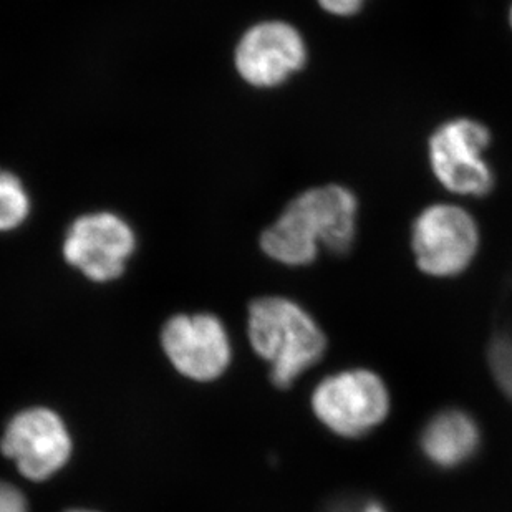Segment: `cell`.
I'll use <instances>...</instances> for the list:
<instances>
[{"mask_svg": "<svg viewBox=\"0 0 512 512\" xmlns=\"http://www.w3.org/2000/svg\"><path fill=\"white\" fill-rule=\"evenodd\" d=\"M358 203L339 184L310 188L295 196L281 216L262 231L261 251L284 266H309L320 247L335 254L350 251L357 237Z\"/></svg>", "mask_w": 512, "mask_h": 512, "instance_id": "obj_1", "label": "cell"}, {"mask_svg": "<svg viewBox=\"0 0 512 512\" xmlns=\"http://www.w3.org/2000/svg\"><path fill=\"white\" fill-rule=\"evenodd\" d=\"M247 335L252 348L271 368L276 387L289 388L324 357L325 335L312 315L294 300L266 295L247 309Z\"/></svg>", "mask_w": 512, "mask_h": 512, "instance_id": "obj_2", "label": "cell"}, {"mask_svg": "<svg viewBox=\"0 0 512 512\" xmlns=\"http://www.w3.org/2000/svg\"><path fill=\"white\" fill-rule=\"evenodd\" d=\"M138 236L121 214L108 209L83 213L68 224L62 242L63 261L93 284L123 277L135 256Z\"/></svg>", "mask_w": 512, "mask_h": 512, "instance_id": "obj_3", "label": "cell"}, {"mask_svg": "<svg viewBox=\"0 0 512 512\" xmlns=\"http://www.w3.org/2000/svg\"><path fill=\"white\" fill-rule=\"evenodd\" d=\"M0 451L25 479L44 483L67 466L72 458L73 440L57 411L32 406L15 413L5 425Z\"/></svg>", "mask_w": 512, "mask_h": 512, "instance_id": "obj_4", "label": "cell"}, {"mask_svg": "<svg viewBox=\"0 0 512 512\" xmlns=\"http://www.w3.org/2000/svg\"><path fill=\"white\" fill-rule=\"evenodd\" d=\"M307 55L304 35L294 25L262 20L242 32L232 52V65L247 87L272 90L299 73Z\"/></svg>", "mask_w": 512, "mask_h": 512, "instance_id": "obj_5", "label": "cell"}, {"mask_svg": "<svg viewBox=\"0 0 512 512\" xmlns=\"http://www.w3.org/2000/svg\"><path fill=\"white\" fill-rule=\"evenodd\" d=\"M161 347L174 370L193 382L218 380L232 362L228 329L211 312L171 315L161 329Z\"/></svg>", "mask_w": 512, "mask_h": 512, "instance_id": "obj_6", "label": "cell"}, {"mask_svg": "<svg viewBox=\"0 0 512 512\" xmlns=\"http://www.w3.org/2000/svg\"><path fill=\"white\" fill-rule=\"evenodd\" d=\"M491 143L488 128L476 120L456 118L441 125L430 140L431 168L446 189L461 196H484L494 176L484 151Z\"/></svg>", "mask_w": 512, "mask_h": 512, "instance_id": "obj_7", "label": "cell"}, {"mask_svg": "<svg viewBox=\"0 0 512 512\" xmlns=\"http://www.w3.org/2000/svg\"><path fill=\"white\" fill-rule=\"evenodd\" d=\"M315 415L340 436L358 438L380 425L388 413L382 380L367 370H350L325 378L312 397Z\"/></svg>", "mask_w": 512, "mask_h": 512, "instance_id": "obj_8", "label": "cell"}, {"mask_svg": "<svg viewBox=\"0 0 512 512\" xmlns=\"http://www.w3.org/2000/svg\"><path fill=\"white\" fill-rule=\"evenodd\" d=\"M478 244V226L473 216L453 204L425 209L411 231L416 264L435 277L461 274L473 262Z\"/></svg>", "mask_w": 512, "mask_h": 512, "instance_id": "obj_9", "label": "cell"}, {"mask_svg": "<svg viewBox=\"0 0 512 512\" xmlns=\"http://www.w3.org/2000/svg\"><path fill=\"white\" fill-rule=\"evenodd\" d=\"M479 446L476 421L459 410H446L426 425L421 450L430 463L451 469L473 458Z\"/></svg>", "mask_w": 512, "mask_h": 512, "instance_id": "obj_10", "label": "cell"}, {"mask_svg": "<svg viewBox=\"0 0 512 512\" xmlns=\"http://www.w3.org/2000/svg\"><path fill=\"white\" fill-rule=\"evenodd\" d=\"M32 196L24 179L0 166V234L17 231L29 221Z\"/></svg>", "mask_w": 512, "mask_h": 512, "instance_id": "obj_11", "label": "cell"}, {"mask_svg": "<svg viewBox=\"0 0 512 512\" xmlns=\"http://www.w3.org/2000/svg\"><path fill=\"white\" fill-rule=\"evenodd\" d=\"M494 372L498 373L499 382L512 395V342L508 339L499 340L493 348Z\"/></svg>", "mask_w": 512, "mask_h": 512, "instance_id": "obj_12", "label": "cell"}, {"mask_svg": "<svg viewBox=\"0 0 512 512\" xmlns=\"http://www.w3.org/2000/svg\"><path fill=\"white\" fill-rule=\"evenodd\" d=\"M0 512H29L24 493L7 481H0Z\"/></svg>", "mask_w": 512, "mask_h": 512, "instance_id": "obj_13", "label": "cell"}, {"mask_svg": "<svg viewBox=\"0 0 512 512\" xmlns=\"http://www.w3.org/2000/svg\"><path fill=\"white\" fill-rule=\"evenodd\" d=\"M319 4L329 14L348 17V15H355L360 12L365 0H319Z\"/></svg>", "mask_w": 512, "mask_h": 512, "instance_id": "obj_14", "label": "cell"}, {"mask_svg": "<svg viewBox=\"0 0 512 512\" xmlns=\"http://www.w3.org/2000/svg\"><path fill=\"white\" fill-rule=\"evenodd\" d=\"M332 512H385V509L382 504L370 499H353V501H343L339 506H335Z\"/></svg>", "mask_w": 512, "mask_h": 512, "instance_id": "obj_15", "label": "cell"}, {"mask_svg": "<svg viewBox=\"0 0 512 512\" xmlns=\"http://www.w3.org/2000/svg\"><path fill=\"white\" fill-rule=\"evenodd\" d=\"M67 512H95V511H90V509H70V511H67Z\"/></svg>", "mask_w": 512, "mask_h": 512, "instance_id": "obj_16", "label": "cell"}, {"mask_svg": "<svg viewBox=\"0 0 512 512\" xmlns=\"http://www.w3.org/2000/svg\"><path fill=\"white\" fill-rule=\"evenodd\" d=\"M511 25H512V9H511Z\"/></svg>", "mask_w": 512, "mask_h": 512, "instance_id": "obj_17", "label": "cell"}]
</instances>
